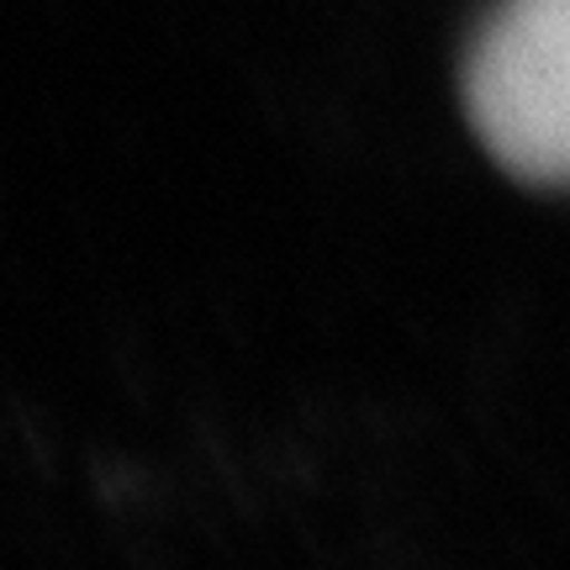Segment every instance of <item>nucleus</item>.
<instances>
[{
    "mask_svg": "<svg viewBox=\"0 0 570 570\" xmlns=\"http://www.w3.org/2000/svg\"><path fill=\"white\" fill-rule=\"evenodd\" d=\"M470 122L508 175L570 185V0H502L465 63Z\"/></svg>",
    "mask_w": 570,
    "mask_h": 570,
    "instance_id": "f257e3e1",
    "label": "nucleus"
}]
</instances>
